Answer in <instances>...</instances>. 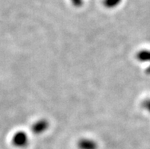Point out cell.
I'll use <instances>...</instances> for the list:
<instances>
[{
  "label": "cell",
  "mask_w": 150,
  "mask_h": 149,
  "mask_svg": "<svg viewBox=\"0 0 150 149\" xmlns=\"http://www.w3.org/2000/svg\"><path fill=\"white\" fill-rule=\"evenodd\" d=\"M12 142L16 147H25L28 144V137L25 132H18L14 136Z\"/></svg>",
  "instance_id": "obj_1"
},
{
  "label": "cell",
  "mask_w": 150,
  "mask_h": 149,
  "mask_svg": "<svg viewBox=\"0 0 150 149\" xmlns=\"http://www.w3.org/2000/svg\"><path fill=\"white\" fill-rule=\"evenodd\" d=\"M49 127V123L46 119H40L32 126V131L35 134L44 133Z\"/></svg>",
  "instance_id": "obj_2"
},
{
  "label": "cell",
  "mask_w": 150,
  "mask_h": 149,
  "mask_svg": "<svg viewBox=\"0 0 150 149\" xmlns=\"http://www.w3.org/2000/svg\"><path fill=\"white\" fill-rule=\"evenodd\" d=\"M79 149H98L97 142L90 138H82L78 142Z\"/></svg>",
  "instance_id": "obj_3"
},
{
  "label": "cell",
  "mask_w": 150,
  "mask_h": 149,
  "mask_svg": "<svg viewBox=\"0 0 150 149\" xmlns=\"http://www.w3.org/2000/svg\"><path fill=\"white\" fill-rule=\"evenodd\" d=\"M137 58L141 62H150V50H141L137 53Z\"/></svg>",
  "instance_id": "obj_4"
},
{
  "label": "cell",
  "mask_w": 150,
  "mask_h": 149,
  "mask_svg": "<svg viewBox=\"0 0 150 149\" xmlns=\"http://www.w3.org/2000/svg\"><path fill=\"white\" fill-rule=\"evenodd\" d=\"M121 2L122 0H104V5L108 8H112L120 5Z\"/></svg>",
  "instance_id": "obj_5"
},
{
  "label": "cell",
  "mask_w": 150,
  "mask_h": 149,
  "mask_svg": "<svg viewBox=\"0 0 150 149\" xmlns=\"http://www.w3.org/2000/svg\"><path fill=\"white\" fill-rule=\"evenodd\" d=\"M72 5L76 7H79L83 4V0H71Z\"/></svg>",
  "instance_id": "obj_6"
},
{
  "label": "cell",
  "mask_w": 150,
  "mask_h": 149,
  "mask_svg": "<svg viewBox=\"0 0 150 149\" xmlns=\"http://www.w3.org/2000/svg\"><path fill=\"white\" fill-rule=\"evenodd\" d=\"M144 107L146 109H147L149 111H150V100H147V101L145 102Z\"/></svg>",
  "instance_id": "obj_7"
},
{
  "label": "cell",
  "mask_w": 150,
  "mask_h": 149,
  "mask_svg": "<svg viewBox=\"0 0 150 149\" xmlns=\"http://www.w3.org/2000/svg\"><path fill=\"white\" fill-rule=\"evenodd\" d=\"M146 73H147V74H150V66H149L148 68H147V69H146Z\"/></svg>",
  "instance_id": "obj_8"
}]
</instances>
